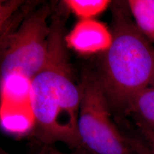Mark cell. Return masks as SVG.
I'll use <instances>...</instances> for the list:
<instances>
[{"mask_svg": "<svg viewBox=\"0 0 154 154\" xmlns=\"http://www.w3.org/2000/svg\"><path fill=\"white\" fill-rule=\"evenodd\" d=\"M51 20L47 61L31 81L34 131L46 145L61 142L83 149L78 130L80 85L75 82L67 51L64 22L58 15Z\"/></svg>", "mask_w": 154, "mask_h": 154, "instance_id": "obj_1", "label": "cell"}, {"mask_svg": "<svg viewBox=\"0 0 154 154\" xmlns=\"http://www.w3.org/2000/svg\"><path fill=\"white\" fill-rule=\"evenodd\" d=\"M111 5L112 43L95 73L111 109L128 114L135 98L154 88V48L135 24L128 2Z\"/></svg>", "mask_w": 154, "mask_h": 154, "instance_id": "obj_2", "label": "cell"}, {"mask_svg": "<svg viewBox=\"0 0 154 154\" xmlns=\"http://www.w3.org/2000/svg\"><path fill=\"white\" fill-rule=\"evenodd\" d=\"M78 130L83 149L91 154H136L111 118V107L95 72L83 73Z\"/></svg>", "mask_w": 154, "mask_h": 154, "instance_id": "obj_3", "label": "cell"}, {"mask_svg": "<svg viewBox=\"0 0 154 154\" xmlns=\"http://www.w3.org/2000/svg\"><path fill=\"white\" fill-rule=\"evenodd\" d=\"M51 14L48 4L32 11L16 32L1 40V81L19 75L29 81L45 66L49 55Z\"/></svg>", "mask_w": 154, "mask_h": 154, "instance_id": "obj_4", "label": "cell"}, {"mask_svg": "<svg viewBox=\"0 0 154 154\" xmlns=\"http://www.w3.org/2000/svg\"><path fill=\"white\" fill-rule=\"evenodd\" d=\"M111 31L94 19H81L65 36L67 47L82 55L103 53L112 43Z\"/></svg>", "mask_w": 154, "mask_h": 154, "instance_id": "obj_5", "label": "cell"}, {"mask_svg": "<svg viewBox=\"0 0 154 154\" xmlns=\"http://www.w3.org/2000/svg\"><path fill=\"white\" fill-rule=\"evenodd\" d=\"M127 2L138 29L151 43H154V0H129Z\"/></svg>", "mask_w": 154, "mask_h": 154, "instance_id": "obj_6", "label": "cell"}, {"mask_svg": "<svg viewBox=\"0 0 154 154\" xmlns=\"http://www.w3.org/2000/svg\"><path fill=\"white\" fill-rule=\"evenodd\" d=\"M128 114L136 118L137 125L154 132V88H146L135 98Z\"/></svg>", "mask_w": 154, "mask_h": 154, "instance_id": "obj_7", "label": "cell"}, {"mask_svg": "<svg viewBox=\"0 0 154 154\" xmlns=\"http://www.w3.org/2000/svg\"><path fill=\"white\" fill-rule=\"evenodd\" d=\"M62 2L77 17L86 19H93L101 14L112 2L109 0H66Z\"/></svg>", "mask_w": 154, "mask_h": 154, "instance_id": "obj_8", "label": "cell"}, {"mask_svg": "<svg viewBox=\"0 0 154 154\" xmlns=\"http://www.w3.org/2000/svg\"><path fill=\"white\" fill-rule=\"evenodd\" d=\"M128 141L136 154H154L143 138L128 137Z\"/></svg>", "mask_w": 154, "mask_h": 154, "instance_id": "obj_9", "label": "cell"}, {"mask_svg": "<svg viewBox=\"0 0 154 154\" xmlns=\"http://www.w3.org/2000/svg\"><path fill=\"white\" fill-rule=\"evenodd\" d=\"M142 138L154 153V132L142 125H138Z\"/></svg>", "mask_w": 154, "mask_h": 154, "instance_id": "obj_10", "label": "cell"}, {"mask_svg": "<svg viewBox=\"0 0 154 154\" xmlns=\"http://www.w3.org/2000/svg\"><path fill=\"white\" fill-rule=\"evenodd\" d=\"M40 154H68V153H64L61 152L59 150L55 149L54 147H53L51 145H46L43 148V149L42 150Z\"/></svg>", "mask_w": 154, "mask_h": 154, "instance_id": "obj_11", "label": "cell"}]
</instances>
